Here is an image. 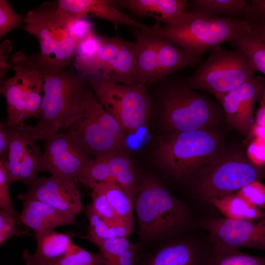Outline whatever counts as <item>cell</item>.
<instances>
[{
    "instance_id": "cell-1",
    "label": "cell",
    "mask_w": 265,
    "mask_h": 265,
    "mask_svg": "<svg viewBox=\"0 0 265 265\" xmlns=\"http://www.w3.org/2000/svg\"><path fill=\"white\" fill-rule=\"evenodd\" d=\"M148 86L155 89L151 95L170 133L208 130L224 114L220 104L191 88L182 75L173 74Z\"/></svg>"
},
{
    "instance_id": "cell-2",
    "label": "cell",
    "mask_w": 265,
    "mask_h": 265,
    "mask_svg": "<svg viewBox=\"0 0 265 265\" xmlns=\"http://www.w3.org/2000/svg\"><path fill=\"white\" fill-rule=\"evenodd\" d=\"M226 151L219 134L208 129L170 133L158 141L154 153L169 174L190 182L215 164Z\"/></svg>"
},
{
    "instance_id": "cell-3",
    "label": "cell",
    "mask_w": 265,
    "mask_h": 265,
    "mask_svg": "<svg viewBox=\"0 0 265 265\" xmlns=\"http://www.w3.org/2000/svg\"><path fill=\"white\" fill-rule=\"evenodd\" d=\"M64 130L85 152L95 157L126 149L125 131L105 109L88 80Z\"/></svg>"
},
{
    "instance_id": "cell-4",
    "label": "cell",
    "mask_w": 265,
    "mask_h": 265,
    "mask_svg": "<svg viewBox=\"0 0 265 265\" xmlns=\"http://www.w3.org/2000/svg\"><path fill=\"white\" fill-rule=\"evenodd\" d=\"M245 20L223 16H207L191 13L181 24L162 26L156 22L144 31L165 39L191 55L201 59L206 52L225 42L232 43L250 30Z\"/></svg>"
},
{
    "instance_id": "cell-5",
    "label": "cell",
    "mask_w": 265,
    "mask_h": 265,
    "mask_svg": "<svg viewBox=\"0 0 265 265\" xmlns=\"http://www.w3.org/2000/svg\"><path fill=\"white\" fill-rule=\"evenodd\" d=\"M142 239L154 241L175 235L186 227V208L158 180L141 176L133 201Z\"/></svg>"
},
{
    "instance_id": "cell-6",
    "label": "cell",
    "mask_w": 265,
    "mask_h": 265,
    "mask_svg": "<svg viewBox=\"0 0 265 265\" xmlns=\"http://www.w3.org/2000/svg\"><path fill=\"white\" fill-rule=\"evenodd\" d=\"M87 81V77L73 70L45 66L40 116L31 126L36 141H45L64 129Z\"/></svg>"
},
{
    "instance_id": "cell-7",
    "label": "cell",
    "mask_w": 265,
    "mask_h": 265,
    "mask_svg": "<svg viewBox=\"0 0 265 265\" xmlns=\"http://www.w3.org/2000/svg\"><path fill=\"white\" fill-rule=\"evenodd\" d=\"M10 63L15 75L5 79L0 91L6 103V124L18 127L26 119L40 116L46 66L38 54L26 56L21 51L12 55Z\"/></svg>"
},
{
    "instance_id": "cell-8",
    "label": "cell",
    "mask_w": 265,
    "mask_h": 265,
    "mask_svg": "<svg viewBox=\"0 0 265 265\" xmlns=\"http://www.w3.org/2000/svg\"><path fill=\"white\" fill-rule=\"evenodd\" d=\"M87 80L105 109L125 132L132 133L143 127L156 107L153 97L141 83L123 84L97 76Z\"/></svg>"
},
{
    "instance_id": "cell-9",
    "label": "cell",
    "mask_w": 265,
    "mask_h": 265,
    "mask_svg": "<svg viewBox=\"0 0 265 265\" xmlns=\"http://www.w3.org/2000/svg\"><path fill=\"white\" fill-rule=\"evenodd\" d=\"M264 178V166L255 165L241 152L226 151L218 161L190 182L195 195L209 204Z\"/></svg>"
},
{
    "instance_id": "cell-10",
    "label": "cell",
    "mask_w": 265,
    "mask_h": 265,
    "mask_svg": "<svg viewBox=\"0 0 265 265\" xmlns=\"http://www.w3.org/2000/svg\"><path fill=\"white\" fill-rule=\"evenodd\" d=\"M255 72L244 53L220 46L187 77V81L191 88L212 94L219 101L227 92L254 77Z\"/></svg>"
},
{
    "instance_id": "cell-11",
    "label": "cell",
    "mask_w": 265,
    "mask_h": 265,
    "mask_svg": "<svg viewBox=\"0 0 265 265\" xmlns=\"http://www.w3.org/2000/svg\"><path fill=\"white\" fill-rule=\"evenodd\" d=\"M24 23L25 29L39 41L38 55L42 64L56 68L73 64L77 44L59 18L56 1L45 2L29 11Z\"/></svg>"
},
{
    "instance_id": "cell-12",
    "label": "cell",
    "mask_w": 265,
    "mask_h": 265,
    "mask_svg": "<svg viewBox=\"0 0 265 265\" xmlns=\"http://www.w3.org/2000/svg\"><path fill=\"white\" fill-rule=\"evenodd\" d=\"M134 47V42L125 40L117 34L103 36L97 56L83 76L100 77L123 84L138 83Z\"/></svg>"
},
{
    "instance_id": "cell-13",
    "label": "cell",
    "mask_w": 265,
    "mask_h": 265,
    "mask_svg": "<svg viewBox=\"0 0 265 265\" xmlns=\"http://www.w3.org/2000/svg\"><path fill=\"white\" fill-rule=\"evenodd\" d=\"M66 132H58L45 141L39 161V172L78 182L79 177L92 159Z\"/></svg>"
},
{
    "instance_id": "cell-14",
    "label": "cell",
    "mask_w": 265,
    "mask_h": 265,
    "mask_svg": "<svg viewBox=\"0 0 265 265\" xmlns=\"http://www.w3.org/2000/svg\"><path fill=\"white\" fill-rule=\"evenodd\" d=\"M199 225L209 233L212 242L233 249L265 251V212L262 217L251 219L209 217Z\"/></svg>"
},
{
    "instance_id": "cell-15",
    "label": "cell",
    "mask_w": 265,
    "mask_h": 265,
    "mask_svg": "<svg viewBox=\"0 0 265 265\" xmlns=\"http://www.w3.org/2000/svg\"><path fill=\"white\" fill-rule=\"evenodd\" d=\"M7 126L10 139L8 159L4 160L7 181L10 184L20 181L29 187L38 179V164L43 152L32 137L31 126Z\"/></svg>"
},
{
    "instance_id": "cell-16",
    "label": "cell",
    "mask_w": 265,
    "mask_h": 265,
    "mask_svg": "<svg viewBox=\"0 0 265 265\" xmlns=\"http://www.w3.org/2000/svg\"><path fill=\"white\" fill-rule=\"evenodd\" d=\"M265 90V80L254 77L225 94L219 101L228 123L244 135L249 134L255 124L254 106Z\"/></svg>"
},
{
    "instance_id": "cell-17",
    "label": "cell",
    "mask_w": 265,
    "mask_h": 265,
    "mask_svg": "<svg viewBox=\"0 0 265 265\" xmlns=\"http://www.w3.org/2000/svg\"><path fill=\"white\" fill-rule=\"evenodd\" d=\"M18 198L23 201L38 200L76 216L82 210L81 195L76 183L53 176L38 178Z\"/></svg>"
},
{
    "instance_id": "cell-18",
    "label": "cell",
    "mask_w": 265,
    "mask_h": 265,
    "mask_svg": "<svg viewBox=\"0 0 265 265\" xmlns=\"http://www.w3.org/2000/svg\"><path fill=\"white\" fill-rule=\"evenodd\" d=\"M57 10L64 24L77 18H97L110 22L116 29L119 25L144 29L148 26L132 19L115 5L114 0H58Z\"/></svg>"
},
{
    "instance_id": "cell-19",
    "label": "cell",
    "mask_w": 265,
    "mask_h": 265,
    "mask_svg": "<svg viewBox=\"0 0 265 265\" xmlns=\"http://www.w3.org/2000/svg\"><path fill=\"white\" fill-rule=\"evenodd\" d=\"M210 251L192 239H176L139 256L138 265H206Z\"/></svg>"
},
{
    "instance_id": "cell-20",
    "label": "cell",
    "mask_w": 265,
    "mask_h": 265,
    "mask_svg": "<svg viewBox=\"0 0 265 265\" xmlns=\"http://www.w3.org/2000/svg\"><path fill=\"white\" fill-rule=\"evenodd\" d=\"M187 0H114L116 7L126 9L139 18L151 17L156 22L172 26L188 18L191 13L186 11Z\"/></svg>"
},
{
    "instance_id": "cell-21",
    "label": "cell",
    "mask_w": 265,
    "mask_h": 265,
    "mask_svg": "<svg viewBox=\"0 0 265 265\" xmlns=\"http://www.w3.org/2000/svg\"><path fill=\"white\" fill-rule=\"evenodd\" d=\"M76 216L62 212L36 200L23 201L20 220L35 233L54 230L61 226L76 225Z\"/></svg>"
},
{
    "instance_id": "cell-22",
    "label": "cell",
    "mask_w": 265,
    "mask_h": 265,
    "mask_svg": "<svg viewBox=\"0 0 265 265\" xmlns=\"http://www.w3.org/2000/svg\"><path fill=\"white\" fill-rule=\"evenodd\" d=\"M135 38L134 53L138 82L147 87L157 81L159 57L157 37L142 29L132 27Z\"/></svg>"
},
{
    "instance_id": "cell-23",
    "label": "cell",
    "mask_w": 265,
    "mask_h": 265,
    "mask_svg": "<svg viewBox=\"0 0 265 265\" xmlns=\"http://www.w3.org/2000/svg\"><path fill=\"white\" fill-rule=\"evenodd\" d=\"M36 250L31 254L26 250L22 258L25 265H47L63 255L73 244L70 236L54 230L35 233Z\"/></svg>"
},
{
    "instance_id": "cell-24",
    "label": "cell",
    "mask_w": 265,
    "mask_h": 265,
    "mask_svg": "<svg viewBox=\"0 0 265 265\" xmlns=\"http://www.w3.org/2000/svg\"><path fill=\"white\" fill-rule=\"evenodd\" d=\"M250 1L246 0H191L186 11L207 16H223L243 20Z\"/></svg>"
},
{
    "instance_id": "cell-25",
    "label": "cell",
    "mask_w": 265,
    "mask_h": 265,
    "mask_svg": "<svg viewBox=\"0 0 265 265\" xmlns=\"http://www.w3.org/2000/svg\"><path fill=\"white\" fill-rule=\"evenodd\" d=\"M209 204L216 208L225 218L235 219H251L262 217L263 211L241 198L232 193L221 198L213 199Z\"/></svg>"
},
{
    "instance_id": "cell-26",
    "label": "cell",
    "mask_w": 265,
    "mask_h": 265,
    "mask_svg": "<svg viewBox=\"0 0 265 265\" xmlns=\"http://www.w3.org/2000/svg\"><path fill=\"white\" fill-rule=\"evenodd\" d=\"M212 243L206 265H265V256L250 255Z\"/></svg>"
},
{
    "instance_id": "cell-27",
    "label": "cell",
    "mask_w": 265,
    "mask_h": 265,
    "mask_svg": "<svg viewBox=\"0 0 265 265\" xmlns=\"http://www.w3.org/2000/svg\"><path fill=\"white\" fill-rule=\"evenodd\" d=\"M99 185L113 210L121 222L131 228L133 223L132 201L123 188L115 182Z\"/></svg>"
},
{
    "instance_id": "cell-28",
    "label": "cell",
    "mask_w": 265,
    "mask_h": 265,
    "mask_svg": "<svg viewBox=\"0 0 265 265\" xmlns=\"http://www.w3.org/2000/svg\"><path fill=\"white\" fill-rule=\"evenodd\" d=\"M232 44L246 55L256 72L265 75V43L256 31L251 28Z\"/></svg>"
},
{
    "instance_id": "cell-29",
    "label": "cell",
    "mask_w": 265,
    "mask_h": 265,
    "mask_svg": "<svg viewBox=\"0 0 265 265\" xmlns=\"http://www.w3.org/2000/svg\"><path fill=\"white\" fill-rule=\"evenodd\" d=\"M103 38V36L93 32L77 44L72 64L77 73L84 75L96 57Z\"/></svg>"
},
{
    "instance_id": "cell-30",
    "label": "cell",
    "mask_w": 265,
    "mask_h": 265,
    "mask_svg": "<svg viewBox=\"0 0 265 265\" xmlns=\"http://www.w3.org/2000/svg\"><path fill=\"white\" fill-rule=\"evenodd\" d=\"M86 214L89 221V240L98 247L105 240L117 238L112 223L99 215L90 204L87 206Z\"/></svg>"
},
{
    "instance_id": "cell-31",
    "label": "cell",
    "mask_w": 265,
    "mask_h": 265,
    "mask_svg": "<svg viewBox=\"0 0 265 265\" xmlns=\"http://www.w3.org/2000/svg\"><path fill=\"white\" fill-rule=\"evenodd\" d=\"M47 265H105V261L100 252L91 253L73 243L63 255Z\"/></svg>"
},
{
    "instance_id": "cell-32",
    "label": "cell",
    "mask_w": 265,
    "mask_h": 265,
    "mask_svg": "<svg viewBox=\"0 0 265 265\" xmlns=\"http://www.w3.org/2000/svg\"><path fill=\"white\" fill-rule=\"evenodd\" d=\"M134 244L127 237L115 238L104 241L98 247L105 265H114L117 260Z\"/></svg>"
},
{
    "instance_id": "cell-33",
    "label": "cell",
    "mask_w": 265,
    "mask_h": 265,
    "mask_svg": "<svg viewBox=\"0 0 265 265\" xmlns=\"http://www.w3.org/2000/svg\"><path fill=\"white\" fill-rule=\"evenodd\" d=\"M91 203L90 204L94 211L104 218L112 223L123 224L115 214L106 197L99 185L92 188Z\"/></svg>"
},
{
    "instance_id": "cell-34",
    "label": "cell",
    "mask_w": 265,
    "mask_h": 265,
    "mask_svg": "<svg viewBox=\"0 0 265 265\" xmlns=\"http://www.w3.org/2000/svg\"><path fill=\"white\" fill-rule=\"evenodd\" d=\"M24 18L15 13L7 0H0V38L13 29L19 27Z\"/></svg>"
},
{
    "instance_id": "cell-35",
    "label": "cell",
    "mask_w": 265,
    "mask_h": 265,
    "mask_svg": "<svg viewBox=\"0 0 265 265\" xmlns=\"http://www.w3.org/2000/svg\"><path fill=\"white\" fill-rule=\"evenodd\" d=\"M236 193L248 203L265 211V186L259 181L246 185Z\"/></svg>"
},
{
    "instance_id": "cell-36",
    "label": "cell",
    "mask_w": 265,
    "mask_h": 265,
    "mask_svg": "<svg viewBox=\"0 0 265 265\" xmlns=\"http://www.w3.org/2000/svg\"><path fill=\"white\" fill-rule=\"evenodd\" d=\"M65 26L68 34L77 46L94 32L93 24L87 18L72 19L67 21Z\"/></svg>"
},
{
    "instance_id": "cell-37",
    "label": "cell",
    "mask_w": 265,
    "mask_h": 265,
    "mask_svg": "<svg viewBox=\"0 0 265 265\" xmlns=\"http://www.w3.org/2000/svg\"><path fill=\"white\" fill-rule=\"evenodd\" d=\"M9 185L4 168V160L0 159V208L12 215L16 220L20 216L15 210L9 194Z\"/></svg>"
},
{
    "instance_id": "cell-38",
    "label": "cell",
    "mask_w": 265,
    "mask_h": 265,
    "mask_svg": "<svg viewBox=\"0 0 265 265\" xmlns=\"http://www.w3.org/2000/svg\"><path fill=\"white\" fill-rule=\"evenodd\" d=\"M243 20L249 24H265V0H252L246 8Z\"/></svg>"
},
{
    "instance_id": "cell-39",
    "label": "cell",
    "mask_w": 265,
    "mask_h": 265,
    "mask_svg": "<svg viewBox=\"0 0 265 265\" xmlns=\"http://www.w3.org/2000/svg\"><path fill=\"white\" fill-rule=\"evenodd\" d=\"M247 157L255 165L264 166L265 164V143L254 138L247 149Z\"/></svg>"
},
{
    "instance_id": "cell-40",
    "label": "cell",
    "mask_w": 265,
    "mask_h": 265,
    "mask_svg": "<svg viewBox=\"0 0 265 265\" xmlns=\"http://www.w3.org/2000/svg\"><path fill=\"white\" fill-rule=\"evenodd\" d=\"M12 43L8 40L3 41L0 45V84L5 80V76L8 70L12 67L8 62L9 53L12 49Z\"/></svg>"
},
{
    "instance_id": "cell-41",
    "label": "cell",
    "mask_w": 265,
    "mask_h": 265,
    "mask_svg": "<svg viewBox=\"0 0 265 265\" xmlns=\"http://www.w3.org/2000/svg\"><path fill=\"white\" fill-rule=\"evenodd\" d=\"M10 146V139L6 124L0 123V157L1 159L7 160Z\"/></svg>"
},
{
    "instance_id": "cell-42",
    "label": "cell",
    "mask_w": 265,
    "mask_h": 265,
    "mask_svg": "<svg viewBox=\"0 0 265 265\" xmlns=\"http://www.w3.org/2000/svg\"><path fill=\"white\" fill-rule=\"evenodd\" d=\"M139 248L137 244H134L117 260L114 265H138Z\"/></svg>"
},
{
    "instance_id": "cell-43",
    "label": "cell",
    "mask_w": 265,
    "mask_h": 265,
    "mask_svg": "<svg viewBox=\"0 0 265 265\" xmlns=\"http://www.w3.org/2000/svg\"><path fill=\"white\" fill-rule=\"evenodd\" d=\"M16 220L13 216H10L0 231V245L11 238L15 232V222Z\"/></svg>"
},
{
    "instance_id": "cell-44",
    "label": "cell",
    "mask_w": 265,
    "mask_h": 265,
    "mask_svg": "<svg viewBox=\"0 0 265 265\" xmlns=\"http://www.w3.org/2000/svg\"><path fill=\"white\" fill-rule=\"evenodd\" d=\"M260 106L257 111L255 124L265 126V99L262 97L260 100Z\"/></svg>"
},
{
    "instance_id": "cell-45",
    "label": "cell",
    "mask_w": 265,
    "mask_h": 265,
    "mask_svg": "<svg viewBox=\"0 0 265 265\" xmlns=\"http://www.w3.org/2000/svg\"><path fill=\"white\" fill-rule=\"evenodd\" d=\"M254 138H257L265 143V126L255 124L250 133Z\"/></svg>"
},
{
    "instance_id": "cell-46",
    "label": "cell",
    "mask_w": 265,
    "mask_h": 265,
    "mask_svg": "<svg viewBox=\"0 0 265 265\" xmlns=\"http://www.w3.org/2000/svg\"><path fill=\"white\" fill-rule=\"evenodd\" d=\"M252 29L256 31L262 40L265 43V24L251 23L249 24Z\"/></svg>"
},
{
    "instance_id": "cell-47",
    "label": "cell",
    "mask_w": 265,
    "mask_h": 265,
    "mask_svg": "<svg viewBox=\"0 0 265 265\" xmlns=\"http://www.w3.org/2000/svg\"><path fill=\"white\" fill-rule=\"evenodd\" d=\"M263 97L265 99V91L264 92V94L263 95Z\"/></svg>"
}]
</instances>
